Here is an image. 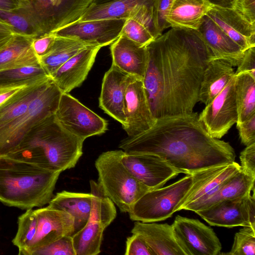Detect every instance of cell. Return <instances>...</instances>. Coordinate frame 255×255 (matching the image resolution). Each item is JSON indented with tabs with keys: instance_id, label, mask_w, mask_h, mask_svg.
<instances>
[{
	"instance_id": "obj_1",
	"label": "cell",
	"mask_w": 255,
	"mask_h": 255,
	"mask_svg": "<svg viewBox=\"0 0 255 255\" xmlns=\"http://www.w3.org/2000/svg\"><path fill=\"white\" fill-rule=\"evenodd\" d=\"M147 48L142 82L154 118L193 112L204 70L212 58L197 31L171 28Z\"/></svg>"
},
{
	"instance_id": "obj_2",
	"label": "cell",
	"mask_w": 255,
	"mask_h": 255,
	"mask_svg": "<svg viewBox=\"0 0 255 255\" xmlns=\"http://www.w3.org/2000/svg\"><path fill=\"white\" fill-rule=\"evenodd\" d=\"M119 147L128 153L157 155L186 175L236 158L230 143L212 137L194 112L157 119L150 128L123 140Z\"/></svg>"
},
{
	"instance_id": "obj_3",
	"label": "cell",
	"mask_w": 255,
	"mask_h": 255,
	"mask_svg": "<svg viewBox=\"0 0 255 255\" xmlns=\"http://www.w3.org/2000/svg\"><path fill=\"white\" fill-rule=\"evenodd\" d=\"M84 140L65 131L54 115L42 121L7 156L60 172L75 167L83 154Z\"/></svg>"
},
{
	"instance_id": "obj_4",
	"label": "cell",
	"mask_w": 255,
	"mask_h": 255,
	"mask_svg": "<svg viewBox=\"0 0 255 255\" xmlns=\"http://www.w3.org/2000/svg\"><path fill=\"white\" fill-rule=\"evenodd\" d=\"M61 173L0 156V202L22 210L42 207L54 197Z\"/></svg>"
},
{
	"instance_id": "obj_5",
	"label": "cell",
	"mask_w": 255,
	"mask_h": 255,
	"mask_svg": "<svg viewBox=\"0 0 255 255\" xmlns=\"http://www.w3.org/2000/svg\"><path fill=\"white\" fill-rule=\"evenodd\" d=\"M17 231L12 240L18 254L33 255L37 250L74 232V220L67 212L48 205L27 209L18 217Z\"/></svg>"
},
{
	"instance_id": "obj_6",
	"label": "cell",
	"mask_w": 255,
	"mask_h": 255,
	"mask_svg": "<svg viewBox=\"0 0 255 255\" xmlns=\"http://www.w3.org/2000/svg\"><path fill=\"white\" fill-rule=\"evenodd\" d=\"M122 150L104 152L95 161L98 183L120 211L128 213L133 204L150 190L137 180L121 161Z\"/></svg>"
},
{
	"instance_id": "obj_7",
	"label": "cell",
	"mask_w": 255,
	"mask_h": 255,
	"mask_svg": "<svg viewBox=\"0 0 255 255\" xmlns=\"http://www.w3.org/2000/svg\"><path fill=\"white\" fill-rule=\"evenodd\" d=\"M62 94L51 78L23 114L0 128V156L14 151L34 127L55 114Z\"/></svg>"
},
{
	"instance_id": "obj_8",
	"label": "cell",
	"mask_w": 255,
	"mask_h": 255,
	"mask_svg": "<svg viewBox=\"0 0 255 255\" xmlns=\"http://www.w3.org/2000/svg\"><path fill=\"white\" fill-rule=\"evenodd\" d=\"M193 183L192 175L187 174L168 186L148 191L131 208L130 219L150 223L168 219L177 212Z\"/></svg>"
},
{
	"instance_id": "obj_9",
	"label": "cell",
	"mask_w": 255,
	"mask_h": 255,
	"mask_svg": "<svg viewBox=\"0 0 255 255\" xmlns=\"http://www.w3.org/2000/svg\"><path fill=\"white\" fill-rule=\"evenodd\" d=\"M92 208L85 226L72 237L76 255H96L101 247L105 229L115 220V204L104 193L98 182L90 180Z\"/></svg>"
},
{
	"instance_id": "obj_10",
	"label": "cell",
	"mask_w": 255,
	"mask_h": 255,
	"mask_svg": "<svg viewBox=\"0 0 255 255\" xmlns=\"http://www.w3.org/2000/svg\"><path fill=\"white\" fill-rule=\"evenodd\" d=\"M54 118L65 131L84 141L108 129L106 120L68 93H62Z\"/></svg>"
},
{
	"instance_id": "obj_11",
	"label": "cell",
	"mask_w": 255,
	"mask_h": 255,
	"mask_svg": "<svg viewBox=\"0 0 255 255\" xmlns=\"http://www.w3.org/2000/svg\"><path fill=\"white\" fill-rule=\"evenodd\" d=\"M178 244L185 255H219L220 241L213 229L198 219L180 215L172 224Z\"/></svg>"
},
{
	"instance_id": "obj_12",
	"label": "cell",
	"mask_w": 255,
	"mask_h": 255,
	"mask_svg": "<svg viewBox=\"0 0 255 255\" xmlns=\"http://www.w3.org/2000/svg\"><path fill=\"white\" fill-rule=\"evenodd\" d=\"M234 76L225 88L206 105L199 119L208 132L220 139L237 122L238 107Z\"/></svg>"
},
{
	"instance_id": "obj_13",
	"label": "cell",
	"mask_w": 255,
	"mask_h": 255,
	"mask_svg": "<svg viewBox=\"0 0 255 255\" xmlns=\"http://www.w3.org/2000/svg\"><path fill=\"white\" fill-rule=\"evenodd\" d=\"M211 226L232 228L250 226L255 229V191L246 196L219 202L196 212Z\"/></svg>"
},
{
	"instance_id": "obj_14",
	"label": "cell",
	"mask_w": 255,
	"mask_h": 255,
	"mask_svg": "<svg viewBox=\"0 0 255 255\" xmlns=\"http://www.w3.org/2000/svg\"><path fill=\"white\" fill-rule=\"evenodd\" d=\"M121 161L132 175L150 190L163 187L179 174L156 154L123 151Z\"/></svg>"
},
{
	"instance_id": "obj_15",
	"label": "cell",
	"mask_w": 255,
	"mask_h": 255,
	"mask_svg": "<svg viewBox=\"0 0 255 255\" xmlns=\"http://www.w3.org/2000/svg\"><path fill=\"white\" fill-rule=\"evenodd\" d=\"M241 169L240 165L231 163L211 167L192 174L193 183L177 209L191 211L196 205L215 193L231 176Z\"/></svg>"
},
{
	"instance_id": "obj_16",
	"label": "cell",
	"mask_w": 255,
	"mask_h": 255,
	"mask_svg": "<svg viewBox=\"0 0 255 255\" xmlns=\"http://www.w3.org/2000/svg\"><path fill=\"white\" fill-rule=\"evenodd\" d=\"M125 20L99 19L77 21L50 33L104 47L111 44L120 37Z\"/></svg>"
},
{
	"instance_id": "obj_17",
	"label": "cell",
	"mask_w": 255,
	"mask_h": 255,
	"mask_svg": "<svg viewBox=\"0 0 255 255\" xmlns=\"http://www.w3.org/2000/svg\"><path fill=\"white\" fill-rule=\"evenodd\" d=\"M126 125L123 127L128 137L150 128L156 119L151 111L142 80L133 77L128 84L125 98Z\"/></svg>"
},
{
	"instance_id": "obj_18",
	"label": "cell",
	"mask_w": 255,
	"mask_h": 255,
	"mask_svg": "<svg viewBox=\"0 0 255 255\" xmlns=\"http://www.w3.org/2000/svg\"><path fill=\"white\" fill-rule=\"evenodd\" d=\"M134 77L112 65L103 77L99 107L122 124L126 125L125 98L127 87Z\"/></svg>"
},
{
	"instance_id": "obj_19",
	"label": "cell",
	"mask_w": 255,
	"mask_h": 255,
	"mask_svg": "<svg viewBox=\"0 0 255 255\" xmlns=\"http://www.w3.org/2000/svg\"><path fill=\"white\" fill-rule=\"evenodd\" d=\"M102 47L93 46L83 49L52 74L50 77L62 93H69L83 83Z\"/></svg>"
},
{
	"instance_id": "obj_20",
	"label": "cell",
	"mask_w": 255,
	"mask_h": 255,
	"mask_svg": "<svg viewBox=\"0 0 255 255\" xmlns=\"http://www.w3.org/2000/svg\"><path fill=\"white\" fill-rule=\"evenodd\" d=\"M206 15L244 51L255 46V24L233 8L212 5Z\"/></svg>"
},
{
	"instance_id": "obj_21",
	"label": "cell",
	"mask_w": 255,
	"mask_h": 255,
	"mask_svg": "<svg viewBox=\"0 0 255 255\" xmlns=\"http://www.w3.org/2000/svg\"><path fill=\"white\" fill-rule=\"evenodd\" d=\"M196 31L213 58L225 59L233 67L239 65L244 51L207 15Z\"/></svg>"
},
{
	"instance_id": "obj_22",
	"label": "cell",
	"mask_w": 255,
	"mask_h": 255,
	"mask_svg": "<svg viewBox=\"0 0 255 255\" xmlns=\"http://www.w3.org/2000/svg\"><path fill=\"white\" fill-rule=\"evenodd\" d=\"M110 50L112 65L130 76L143 79L148 57L147 46L120 35L111 44Z\"/></svg>"
},
{
	"instance_id": "obj_23",
	"label": "cell",
	"mask_w": 255,
	"mask_h": 255,
	"mask_svg": "<svg viewBox=\"0 0 255 255\" xmlns=\"http://www.w3.org/2000/svg\"><path fill=\"white\" fill-rule=\"evenodd\" d=\"M21 0V5L15 10H0V18L10 24L16 32L34 37L49 33L41 4H33L31 0Z\"/></svg>"
},
{
	"instance_id": "obj_24",
	"label": "cell",
	"mask_w": 255,
	"mask_h": 255,
	"mask_svg": "<svg viewBox=\"0 0 255 255\" xmlns=\"http://www.w3.org/2000/svg\"><path fill=\"white\" fill-rule=\"evenodd\" d=\"M131 233L140 236L154 255H185L175 239L172 225L135 221Z\"/></svg>"
},
{
	"instance_id": "obj_25",
	"label": "cell",
	"mask_w": 255,
	"mask_h": 255,
	"mask_svg": "<svg viewBox=\"0 0 255 255\" xmlns=\"http://www.w3.org/2000/svg\"><path fill=\"white\" fill-rule=\"evenodd\" d=\"M212 6L208 0H172L166 20L169 27L197 30Z\"/></svg>"
},
{
	"instance_id": "obj_26",
	"label": "cell",
	"mask_w": 255,
	"mask_h": 255,
	"mask_svg": "<svg viewBox=\"0 0 255 255\" xmlns=\"http://www.w3.org/2000/svg\"><path fill=\"white\" fill-rule=\"evenodd\" d=\"M233 66L221 58H211L204 70L201 83L198 102L210 103L235 76Z\"/></svg>"
},
{
	"instance_id": "obj_27",
	"label": "cell",
	"mask_w": 255,
	"mask_h": 255,
	"mask_svg": "<svg viewBox=\"0 0 255 255\" xmlns=\"http://www.w3.org/2000/svg\"><path fill=\"white\" fill-rule=\"evenodd\" d=\"M34 37L16 32L0 50V71L40 64L32 46Z\"/></svg>"
},
{
	"instance_id": "obj_28",
	"label": "cell",
	"mask_w": 255,
	"mask_h": 255,
	"mask_svg": "<svg viewBox=\"0 0 255 255\" xmlns=\"http://www.w3.org/2000/svg\"><path fill=\"white\" fill-rule=\"evenodd\" d=\"M50 207L67 212L74 220V234L81 230L87 223L92 208L90 193L62 191L58 192L48 203Z\"/></svg>"
},
{
	"instance_id": "obj_29",
	"label": "cell",
	"mask_w": 255,
	"mask_h": 255,
	"mask_svg": "<svg viewBox=\"0 0 255 255\" xmlns=\"http://www.w3.org/2000/svg\"><path fill=\"white\" fill-rule=\"evenodd\" d=\"M255 178L241 169L227 180L215 193L195 206L191 211L196 213L224 200L243 197L255 190Z\"/></svg>"
},
{
	"instance_id": "obj_30",
	"label": "cell",
	"mask_w": 255,
	"mask_h": 255,
	"mask_svg": "<svg viewBox=\"0 0 255 255\" xmlns=\"http://www.w3.org/2000/svg\"><path fill=\"white\" fill-rule=\"evenodd\" d=\"M154 0H114L91 4L78 21L99 19L128 18L131 13L141 5H153Z\"/></svg>"
},
{
	"instance_id": "obj_31",
	"label": "cell",
	"mask_w": 255,
	"mask_h": 255,
	"mask_svg": "<svg viewBox=\"0 0 255 255\" xmlns=\"http://www.w3.org/2000/svg\"><path fill=\"white\" fill-rule=\"evenodd\" d=\"M93 46L96 45L73 38L56 36L52 48L46 55L39 59V62L50 77L73 56Z\"/></svg>"
},
{
	"instance_id": "obj_32",
	"label": "cell",
	"mask_w": 255,
	"mask_h": 255,
	"mask_svg": "<svg viewBox=\"0 0 255 255\" xmlns=\"http://www.w3.org/2000/svg\"><path fill=\"white\" fill-rule=\"evenodd\" d=\"M51 77L19 91L0 108V128L23 114L32 102L45 89Z\"/></svg>"
},
{
	"instance_id": "obj_33",
	"label": "cell",
	"mask_w": 255,
	"mask_h": 255,
	"mask_svg": "<svg viewBox=\"0 0 255 255\" xmlns=\"http://www.w3.org/2000/svg\"><path fill=\"white\" fill-rule=\"evenodd\" d=\"M235 76L238 113L237 124L255 114V79L248 73Z\"/></svg>"
},
{
	"instance_id": "obj_34",
	"label": "cell",
	"mask_w": 255,
	"mask_h": 255,
	"mask_svg": "<svg viewBox=\"0 0 255 255\" xmlns=\"http://www.w3.org/2000/svg\"><path fill=\"white\" fill-rule=\"evenodd\" d=\"M50 76L40 64L0 71V85H10L45 79Z\"/></svg>"
},
{
	"instance_id": "obj_35",
	"label": "cell",
	"mask_w": 255,
	"mask_h": 255,
	"mask_svg": "<svg viewBox=\"0 0 255 255\" xmlns=\"http://www.w3.org/2000/svg\"><path fill=\"white\" fill-rule=\"evenodd\" d=\"M255 255V229L250 226H243L235 235L232 249L229 253L219 255Z\"/></svg>"
},
{
	"instance_id": "obj_36",
	"label": "cell",
	"mask_w": 255,
	"mask_h": 255,
	"mask_svg": "<svg viewBox=\"0 0 255 255\" xmlns=\"http://www.w3.org/2000/svg\"><path fill=\"white\" fill-rule=\"evenodd\" d=\"M33 255H76L72 237L65 236L37 250Z\"/></svg>"
},
{
	"instance_id": "obj_37",
	"label": "cell",
	"mask_w": 255,
	"mask_h": 255,
	"mask_svg": "<svg viewBox=\"0 0 255 255\" xmlns=\"http://www.w3.org/2000/svg\"><path fill=\"white\" fill-rule=\"evenodd\" d=\"M172 0H154L152 6V22L156 38L169 27L166 20V15Z\"/></svg>"
},
{
	"instance_id": "obj_38",
	"label": "cell",
	"mask_w": 255,
	"mask_h": 255,
	"mask_svg": "<svg viewBox=\"0 0 255 255\" xmlns=\"http://www.w3.org/2000/svg\"><path fill=\"white\" fill-rule=\"evenodd\" d=\"M125 255H154L144 240L139 235L132 234L127 238Z\"/></svg>"
},
{
	"instance_id": "obj_39",
	"label": "cell",
	"mask_w": 255,
	"mask_h": 255,
	"mask_svg": "<svg viewBox=\"0 0 255 255\" xmlns=\"http://www.w3.org/2000/svg\"><path fill=\"white\" fill-rule=\"evenodd\" d=\"M241 142L246 146L255 143V114L237 124Z\"/></svg>"
},
{
	"instance_id": "obj_40",
	"label": "cell",
	"mask_w": 255,
	"mask_h": 255,
	"mask_svg": "<svg viewBox=\"0 0 255 255\" xmlns=\"http://www.w3.org/2000/svg\"><path fill=\"white\" fill-rule=\"evenodd\" d=\"M56 38V36L53 33H48L33 38L32 46L39 59L50 51Z\"/></svg>"
},
{
	"instance_id": "obj_41",
	"label": "cell",
	"mask_w": 255,
	"mask_h": 255,
	"mask_svg": "<svg viewBox=\"0 0 255 255\" xmlns=\"http://www.w3.org/2000/svg\"><path fill=\"white\" fill-rule=\"evenodd\" d=\"M237 67L235 75L248 73L255 79V46L244 51L242 60Z\"/></svg>"
},
{
	"instance_id": "obj_42",
	"label": "cell",
	"mask_w": 255,
	"mask_h": 255,
	"mask_svg": "<svg viewBox=\"0 0 255 255\" xmlns=\"http://www.w3.org/2000/svg\"><path fill=\"white\" fill-rule=\"evenodd\" d=\"M47 78L14 84L0 85V108L23 89Z\"/></svg>"
},
{
	"instance_id": "obj_43",
	"label": "cell",
	"mask_w": 255,
	"mask_h": 255,
	"mask_svg": "<svg viewBox=\"0 0 255 255\" xmlns=\"http://www.w3.org/2000/svg\"><path fill=\"white\" fill-rule=\"evenodd\" d=\"M241 169L255 178V143L246 146L241 152Z\"/></svg>"
},
{
	"instance_id": "obj_44",
	"label": "cell",
	"mask_w": 255,
	"mask_h": 255,
	"mask_svg": "<svg viewBox=\"0 0 255 255\" xmlns=\"http://www.w3.org/2000/svg\"><path fill=\"white\" fill-rule=\"evenodd\" d=\"M232 8L247 21L255 24V0H235Z\"/></svg>"
},
{
	"instance_id": "obj_45",
	"label": "cell",
	"mask_w": 255,
	"mask_h": 255,
	"mask_svg": "<svg viewBox=\"0 0 255 255\" xmlns=\"http://www.w3.org/2000/svg\"><path fill=\"white\" fill-rule=\"evenodd\" d=\"M16 32L10 24L0 18V50L11 40Z\"/></svg>"
},
{
	"instance_id": "obj_46",
	"label": "cell",
	"mask_w": 255,
	"mask_h": 255,
	"mask_svg": "<svg viewBox=\"0 0 255 255\" xmlns=\"http://www.w3.org/2000/svg\"><path fill=\"white\" fill-rule=\"evenodd\" d=\"M21 4V0H0V10L12 11L18 8Z\"/></svg>"
},
{
	"instance_id": "obj_47",
	"label": "cell",
	"mask_w": 255,
	"mask_h": 255,
	"mask_svg": "<svg viewBox=\"0 0 255 255\" xmlns=\"http://www.w3.org/2000/svg\"><path fill=\"white\" fill-rule=\"evenodd\" d=\"M212 4L224 7L232 8L235 0H208Z\"/></svg>"
},
{
	"instance_id": "obj_48",
	"label": "cell",
	"mask_w": 255,
	"mask_h": 255,
	"mask_svg": "<svg viewBox=\"0 0 255 255\" xmlns=\"http://www.w3.org/2000/svg\"><path fill=\"white\" fill-rule=\"evenodd\" d=\"M114 0H94L93 3L94 4H101L109 1H111Z\"/></svg>"
},
{
	"instance_id": "obj_49",
	"label": "cell",
	"mask_w": 255,
	"mask_h": 255,
	"mask_svg": "<svg viewBox=\"0 0 255 255\" xmlns=\"http://www.w3.org/2000/svg\"><path fill=\"white\" fill-rule=\"evenodd\" d=\"M51 3L54 4L59 3L62 0H48Z\"/></svg>"
},
{
	"instance_id": "obj_50",
	"label": "cell",
	"mask_w": 255,
	"mask_h": 255,
	"mask_svg": "<svg viewBox=\"0 0 255 255\" xmlns=\"http://www.w3.org/2000/svg\"><path fill=\"white\" fill-rule=\"evenodd\" d=\"M35 0V1H38V0Z\"/></svg>"
}]
</instances>
